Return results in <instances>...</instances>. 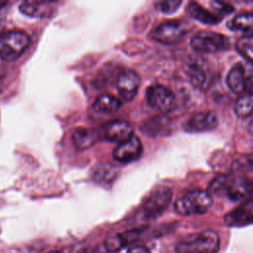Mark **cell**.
Wrapping results in <instances>:
<instances>
[{
  "label": "cell",
  "instance_id": "44dd1931",
  "mask_svg": "<svg viewBox=\"0 0 253 253\" xmlns=\"http://www.w3.org/2000/svg\"><path fill=\"white\" fill-rule=\"evenodd\" d=\"M253 26V16L251 12L240 13L233 17L228 23L227 28L231 31H241L251 34Z\"/></svg>",
  "mask_w": 253,
  "mask_h": 253
},
{
  "label": "cell",
  "instance_id": "d4e9b609",
  "mask_svg": "<svg viewBox=\"0 0 253 253\" xmlns=\"http://www.w3.org/2000/svg\"><path fill=\"white\" fill-rule=\"evenodd\" d=\"M182 1L178 0H168V1H159L155 5L159 11L166 14H172L178 10V8L181 6Z\"/></svg>",
  "mask_w": 253,
  "mask_h": 253
},
{
  "label": "cell",
  "instance_id": "7402d4cb",
  "mask_svg": "<svg viewBox=\"0 0 253 253\" xmlns=\"http://www.w3.org/2000/svg\"><path fill=\"white\" fill-rule=\"evenodd\" d=\"M117 176H118V169L110 163H103L98 165L93 174L94 180L98 183H103V184L113 182Z\"/></svg>",
  "mask_w": 253,
  "mask_h": 253
},
{
  "label": "cell",
  "instance_id": "f1b7e54d",
  "mask_svg": "<svg viewBox=\"0 0 253 253\" xmlns=\"http://www.w3.org/2000/svg\"><path fill=\"white\" fill-rule=\"evenodd\" d=\"M5 4H6L5 2H3V1H0V9H1V8H2V7L5 5Z\"/></svg>",
  "mask_w": 253,
  "mask_h": 253
},
{
  "label": "cell",
  "instance_id": "277c9868",
  "mask_svg": "<svg viewBox=\"0 0 253 253\" xmlns=\"http://www.w3.org/2000/svg\"><path fill=\"white\" fill-rule=\"evenodd\" d=\"M212 197L208 191L194 190L180 197L175 203V211L182 215L203 214L211 208Z\"/></svg>",
  "mask_w": 253,
  "mask_h": 253
},
{
  "label": "cell",
  "instance_id": "7c38bea8",
  "mask_svg": "<svg viewBox=\"0 0 253 253\" xmlns=\"http://www.w3.org/2000/svg\"><path fill=\"white\" fill-rule=\"evenodd\" d=\"M251 69L247 71L242 63H236L230 68L226 76V83L232 93L242 94L248 84L251 85Z\"/></svg>",
  "mask_w": 253,
  "mask_h": 253
},
{
  "label": "cell",
  "instance_id": "d6986e66",
  "mask_svg": "<svg viewBox=\"0 0 253 253\" xmlns=\"http://www.w3.org/2000/svg\"><path fill=\"white\" fill-rule=\"evenodd\" d=\"M187 74L193 85L199 88L207 86L209 81V72L206 69V65L200 62H194L189 64Z\"/></svg>",
  "mask_w": 253,
  "mask_h": 253
},
{
  "label": "cell",
  "instance_id": "8fae6325",
  "mask_svg": "<svg viewBox=\"0 0 253 253\" xmlns=\"http://www.w3.org/2000/svg\"><path fill=\"white\" fill-rule=\"evenodd\" d=\"M139 85L140 77L133 70H124L118 76L117 89L121 97L126 102H130L136 96Z\"/></svg>",
  "mask_w": 253,
  "mask_h": 253
},
{
  "label": "cell",
  "instance_id": "2e32d148",
  "mask_svg": "<svg viewBox=\"0 0 253 253\" xmlns=\"http://www.w3.org/2000/svg\"><path fill=\"white\" fill-rule=\"evenodd\" d=\"M51 4L52 2L47 1H26L21 3L19 10L22 14L29 17L44 18L51 14L53 8Z\"/></svg>",
  "mask_w": 253,
  "mask_h": 253
},
{
  "label": "cell",
  "instance_id": "5b68a950",
  "mask_svg": "<svg viewBox=\"0 0 253 253\" xmlns=\"http://www.w3.org/2000/svg\"><path fill=\"white\" fill-rule=\"evenodd\" d=\"M229 39L224 35L212 31H202L191 39V46L199 52H217L229 46Z\"/></svg>",
  "mask_w": 253,
  "mask_h": 253
},
{
  "label": "cell",
  "instance_id": "5bb4252c",
  "mask_svg": "<svg viewBox=\"0 0 253 253\" xmlns=\"http://www.w3.org/2000/svg\"><path fill=\"white\" fill-rule=\"evenodd\" d=\"M224 222L227 226H244L252 222V199L247 201L228 212L224 216Z\"/></svg>",
  "mask_w": 253,
  "mask_h": 253
},
{
  "label": "cell",
  "instance_id": "83f0119b",
  "mask_svg": "<svg viewBox=\"0 0 253 253\" xmlns=\"http://www.w3.org/2000/svg\"><path fill=\"white\" fill-rule=\"evenodd\" d=\"M6 76V64H5V60L2 59L0 57V87L3 84L4 78Z\"/></svg>",
  "mask_w": 253,
  "mask_h": 253
},
{
  "label": "cell",
  "instance_id": "f546056e",
  "mask_svg": "<svg viewBox=\"0 0 253 253\" xmlns=\"http://www.w3.org/2000/svg\"><path fill=\"white\" fill-rule=\"evenodd\" d=\"M48 253H61L60 251H50V252H48Z\"/></svg>",
  "mask_w": 253,
  "mask_h": 253
},
{
  "label": "cell",
  "instance_id": "4316f807",
  "mask_svg": "<svg viewBox=\"0 0 253 253\" xmlns=\"http://www.w3.org/2000/svg\"><path fill=\"white\" fill-rule=\"evenodd\" d=\"M126 253H150L149 249L146 248L145 246H141V245H136L134 247L129 248Z\"/></svg>",
  "mask_w": 253,
  "mask_h": 253
},
{
  "label": "cell",
  "instance_id": "8992f818",
  "mask_svg": "<svg viewBox=\"0 0 253 253\" xmlns=\"http://www.w3.org/2000/svg\"><path fill=\"white\" fill-rule=\"evenodd\" d=\"M172 200V191L168 187H160L153 191L141 208L140 216L143 220L158 217L169 206Z\"/></svg>",
  "mask_w": 253,
  "mask_h": 253
},
{
  "label": "cell",
  "instance_id": "e0dca14e",
  "mask_svg": "<svg viewBox=\"0 0 253 253\" xmlns=\"http://www.w3.org/2000/svg\"><path fill=\"white\" fill-rule=\"evenodd\" d=\"M98 138V131L86 127H78L72 134V142L77 150H84L91 147L96 143Z\"/></svg>",
  "mask_w": 253,
  "mask_h": 253
},
{
  "label": "cell",
  "instance_id": "9c48e42d",
  "mask_svg": "<svg viewBox=\"0 0 253 253\" xmlns=\"http://www.w3.org/2000/svg\"><path fill=\"white\" fill-rule=\"evenodd\" d=\"M133 134L130 124L125 121H112L103 125L98 130L99 138L111 142H123Z\"/></svg>",
  "mask_w": 253,
  "mask_h": 253
},
{
  "label": "cell",
  "instance_id": "ba28073f",
  "mask_svg": "<svg viewBox=\"0 0 253 253\" xmlns=\"http://www.w3.org/2000/svg\"><path fill=\"white\" fill-rule=\"evenodd\" d=\"M146 100L151 108L163 114L169 113L175 108L174 93L161 84H154L147 88Z\"/></svg>",
  "mask_w": 253,
  "mask_h": 253
},
{
  "label": "cell",
  "instance_id": "ffe728a7",
  "mask_svg": "<svg viewBox=\"0 0 253 253\" xmlns=\"http://www.w3.org/2000/svg\"><path fill=\"white\" fill-rule=\"evenodd\" d=\"M121 106L122 103L117 97L110 94H103L96 99L93 104V109L99 113L109 114L116 112L119 108H121Z\"/></svg>",
  "mask_w": 253,
  "mask_h": 253
},
{
  "label": "cell",
  "instance_id": "4fadbf2b",
  "mask_svg": "<svg viewBox=\"0 0 253 253\" xmlns=\"http://www.w3.org/2000/svg\"><path fill=\"white\" fill-rule=\"evenodd\" d=\"M218 119L215 113L211 111L200 112L193 115L185 124V129L189 132L209 131L216 127Z\"/></svg>",
  "mask_w": 253,
  "mask_h": 253
},
{
  "label": "cell",
  "instance_id": "ac0fdd59",
  "mask_svg": "<svg viewBox=\"0 0 253 253\" xmlns=\"http://www.w3.org/2000/svg\"><path fill=\"white\" fill-rule=\"evenodd\" d=\"M186 12L191 18L207 25H215L221 20L220 17L212 14L196 2L189 3L187 5Z\"/></svg>",
  "mask_w": 253,
  "mask_h": 253
},
{
  "label": "cell",
  "instance_id": "30bf717a",
  "mask_svg": "<svg viewBox=\"0 0 253 253\" xmlns=\"http://www.w3.org/2000/svg\"><path fill=\"white\" fill-rule=\"evenodd\" d=\"M142 153V144L140 139L132 134L126 140L119 143L113 151L115 160L122 163H128L136 160Z\"/></svg>",
  "mask_w": 253,
  "mask_h": 253
},
{
  "label": "cell",
  "instance_id": "9a60e30c",
  "mask_svg": "<svg viewBox=\"0 0 253 253\" xmlns=\"http://www.w3.org/2000/svg\"><path fill=\"white\" fill-rule=\"evenodd\" d=\"M141 233V229H130L125 232L110 235L105 240V247L110 252L119 251L125 246H127L135 242L140 237Z\"/></svg>",
  "mask_w": 253,
  "mask_h": 253
},
{
  "label": "cell",
  "instance_id": "6da1fadb",
  "mask_svg": "<svg viewBox=\"0 0 253 253\" xmlns=\"http://www.w3.org/2000/svg\"><path fill=\"white\" fill-rule=\"evenodd\" d=\"M252 182L243 176L219 175L210 184L208 193L213 196H226L231 201L251 198Z\"/></svg>",
  "mask_w": 253,
  "mask_h": 253
},
{
  "label": "cell",
  "instance_id": "52a82bcc",
  "mask_svg": "<svg viewBox=\"0 0 253 253\" xmlns=\"http://www.w3.org/2000/svg\"><path fill=\"white\" fill-rule=\"evenodd\" d=\"M189 31V23L181 20H169L156 27L152 36L157 42L169 44L179 42Z\"/></svg>",
  "mask_w": 253,
  "mask_h": 253
},
{
  "label": "cell",
  "instance_id": "7a4b0ae2",
  "mask_svg": "<svg viewBox=\"0 0 253 253\" xmlns=\"http://www.w3.org/2000/svg\"><path fill=\"white\" fill-rule=\"evenodd\" d=\"M219 247V237L212 230L188 235L176 245V253H215Z\"/></svg>",
  "mask_w": 253,
  "mask_h": 253
},
{
  "label": "cell",
  "instance_id": "603a6c76",
  "mask_svg": "<svg viewBox=\"0 0 253 253\" xmlns=\"http://www.w3.org/2000/svg\"><path fill=\"white\" fill-rule=\"evenodd\" d=\"M234 112L237 117L239 118H247L252 114V94L251 92H247L241 95L235 105H234Z\"/></svg>",
  "mask_w": 253,
  "mask_h": 253
},
{
  "label": "cell",
  "instance_id": "cb8c5ba5",
  "mask_svg": "<svg viewBox=\"0 0 253 253\" xmlns=\"http://www.w3.org/2000/svg\"><path fill=\"white\" fill-rule=\"evenodd\" d=\"M253 38L251 34L241 37L237 43H236V50L240 55H242L249 63L252 62V55H253Z\"/></svg>",
  "mask_w": 253,
  "mask_h": 253
},
{
  "label": "cell",
  "instance_id": "3957f363",
  "mask_svg": "<svg viewBox=\"0 0 253 253\" xmlns=\"http://www.w3.org/2000/svg\"><path fill=\"white\" fill-rule=\"evenodd\" d=\"M30 36L19 30L6 31L0 34V57L5 61L19 58L30 44Z\"/></svg>",
  "mask_w": 253,
  "mask_h": 253
},
{
  "label": "cell",
  "instance_id": "484cf974",
  "mask_svg": "<svg viewBox=\"0 0 253 253\" xmlns=\"http://www.w3.org/2000/svg\"><path fill=\"white\" fill-rule=\"evenodd\" d=\"M211 5L212 6V8L218 12L219 14L221 15H225V14H229L231 12H233L234 8L227 4V3H224V2H219V1H213L211 3Z\"/></svg>",
  "mask_w": 253,
  "mask_h": 253
}]
</instances>
